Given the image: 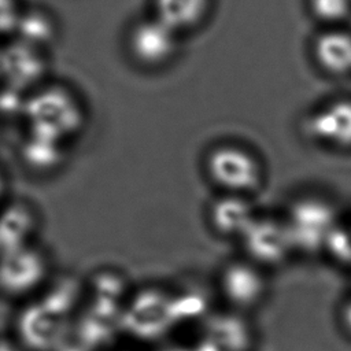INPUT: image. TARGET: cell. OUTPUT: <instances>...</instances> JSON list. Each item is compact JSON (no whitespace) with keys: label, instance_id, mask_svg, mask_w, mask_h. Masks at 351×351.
<instances>
[{"label":"cell","instance_id":"ba28073f","mask_svg":"<svg viewBox=\"0 0 351 351\" xmlns=\"http://www.w3.org/2000/svg\"><path fill=\"white\" fill-rule=\"evenodd\" d=\"M310 134L321 143L351 148V100L332 101L311 115Z\"/></svg>","mask_w":351,"mask_h":351},{"label":"cell","instance_id":"277c9868","mask_svg":"<svg viewBox=\"0 0 351 351\" xmlns=\"http://www.w3.org/2000/svg\"><path fill=\"white\" fill-rule=\"evenodd\" d=\"M33 134L58 141L71 133L80 122V111L74 100L63 90L49 89L38 93L26 106Z\"/></svg>","mask_w":351,"mask_h":351},{"label":"cell","instance_id":"6da1fadb","mask_svg":"<svg viewBox=\"0 0 351 351\" xmlns=\"http://www.w3.org/2000/svg\"><path fill=\"white\" fill-rule=\"evenodd\" d=\"M285 225L292 248L313 255L324 251L328 234L337 225V214L329 202L307 196L289 206Z\"/></svg>","mask_w":351,"mask_h":351},{"label":"cell","instance_id":"9c48e42d","mask_svg":"<svg viewBox=\"0 0 351 351\" xmlns=\"http://www.w3.org/2000/svg\"><path fill=\"white\" fill-rule=\"evenodd\" d=\"M208 218L213 229L226 237H241L255 219L252 206L240 195L226 193L213 202Z\"/></svg>","mask_w":351,"mask_h":351},{"label":"cell","instance_id":"2e32d148","mask_svg":"<svg viewBox=\"0 0 351 351\" xmlns=\"http://www.w3.org/2000/svg\"><path fill=\"white\" fill-rule=\"evenodd\" d=\"M324 251L335 262L343 266H351V229L336 225L325 240Z\"/></svg>","mask_w":351,"mask_h":351},{"label":"cell","instance_id":"8992f818","mask_svg":"<svg viewBox=\"0 0 351 351\" xmlns=\"http://www.w3.org/2000/svg\"><path fill=\"white\" fill-rule=\"evenodd\" d=\"M67 329V313L47 299L32 304L19 319L21 343L26 348L51 350L62 341Z\"/></svg>","mask_w":351,"mask_h":351},{"label":"cell","instance_id":"52a82bcc","mask_svg":"<svg viewBox=\"0 0 351 351\" xmlns=\"http://www.w3.org/2000/svg\"><path fill=\"white\" fill-rule=\"evenodd\" d=\"M225 299L237 308H250L258 304L266 289L262 273L250 262L236 261L228 263L219 278Z\"/></svg>","mask_w":351,"mask_h":351},{"label":"cell","instance_id":"5b68a950","mask_svg":"<svg viewBox=\"0 0 351 351\" xmlns=\"http://www.w3.org/2000/svg\"><path fill=\"white\" fill-rule=\"evenodd\" d=\"M240 239L250 259L265 266L282 263L293 250L285 222L271 217H255Z\"/></svg>","mask_w":351,"mask_h":351},{"label":"cell","instance_id":"7c38bea8","mask_svg":"<svg viewBox=\"0 0 351 351\" xmlns=\"http://www.w3.org/2000/svg\"><path fill=\"white\" fill-rule=\"evenodd\" d=\"M208 340L221 351H250L252 332L244 318L236 314H222L211 319Z\"/></svg>","mask_w":351,"mask_h":351},{"label":"cell","instance_id":"7a4b0ae2","mask_svg":"<svg viewBox=\"0 0 351 351\" xmlns=\"http://www.w3.org/2000/svg\"><path fill=\"white\" fill-rule=\"evenodd\" d=\"M49 273L47 255L33 244L0 251V293L12 299L33 295Z\"/></svg>","mask_w":351,"mask_h":351},{"label":"cell","instance_id":"9a60e30c","mask_svg":"<svg viewBox=\"0 0 351 351\" xmlns=\"http://www.w3.org/2000/svg\"><path fill=\"white\" fill-rule=\"evenodd\" d=\"M40 70V59L27 47H12L0 56V71H4L8 78L16 84H25L34 80Z\"/></svg>","mask_w":351,"mask_h":351},{"label":"cell","instance_id":"8fae6325","mask_svg":"<svg viewBox=\"0 0 351 351\" xmlns=\"http://www.w3.org/2000/svg\"><path fill=\"white\" fill-rule=\"evenodd\" d=\"M317 63L329 74L351 73V33L330 30L322 33L314 44Z\"/></svg>","mask_w":351,"mask_h":351},{"label":"cell","instance_id":"d6986e66","mask_svg":"<svg viewBox=\"0 0 351 351\" xmlns=\"http://www.w3.org/2000/svg\"><path fill=\"white\" fill-rule=\"evenodd\" d=\"M0 351H27L21 341H12L10 339H0Z\"/></svg>","mask_w":351,"mask_h":351},{"label":"cell","instance_id":"5bb4252c","mask_svg":"<svg viewBox=\"0 0 351 351\" xmlns=\"http://www.w3.org/2000/svg\"><path fill=\"white\" fill-rule=\"evenodd\" d=\"M207 3L208 0H156V18L176 32L196 23Z\"/></svg>","mask_w":351,"mask_h":351},{"label":"cell","instance_id":"ac0fdd59","mask_svg":"<svg viewBox=\"0 0 351 351\" xmlns=\"http://www.w3.org/2000/svg\"><path fill=\"white\" fill-rule=\"evenodd\" d=\"M16 25V8L14 0H0V33L11 30Z\"/></svg>","mask_w":351,"mask_h":351},{"label":"cell","instance_id":"ffe728a7","mask_svg":"<svg viewBox=\"0 0 351 351\" xmlns=\"http://www.w3.org/2000/svg\"><path fill=\"white\" fill-rule=\"evenodd\" d=\"M341 321L346 330L351 335V299L344 304L341 311Z\"/></svg>","mask_w":351,"mask_h":351},{"label":"cell","instance_id":"44dd1931","mask_svg":"<svg viewBox=\"0 0 351 351\" xmlns=\"http://www.w3.org/2000/svg\"><path fill=\"white\" fill-rule=\"evenodd\" d=\"M5 193H7V182H5L4 176L0 171V204L3 203V200L5 197Z\"/></svg>","mask_w":351,"mask_h":351},{"label":"cell","instance_id":"3957f363","mask_svg":"<svg viewBox=\"0 0 351 351\" xmlns=\"http://www.w3.org/2000/svg\"><path fill=\"white\" fill-rule=\"evenodd\" d=\"M206 170L213 184L232 195L256 191L262 181V169L256 158L234 145H222L211 151Z\"/></svg>","mask_w":351,"mask_h":351},{"label":"cell","instance_id":"30bf717a","mask_svg":"<svg viewBox=\"0 0 351 351\" xmlns=\"http://www.w3.org/2000/svg\"><path fill=\"white\" fill-rule=\"evenodd\" d=\"M132 47L143 62L159 63L173 52L174 30L158 18L144 22L134 29Z\"/></svg>","mask_w":351,"mask_h":351},{"label":"cell","instance_id":"4fadbf2b","mask_svg":"<svg viewBox=\"0 0 351 351\" xmlns=\"http://www.w3.org/2000/svg\"><path fill=\"white\" fill-rule=\"evenodd\" d=\"M34 214L23 204H12L0 213V251L32 244L34 232Z\"/></svg>","mask_w":351,"mask_h":351},{"label":"cell","instance_id":"e0dca14e","mask_svg":"<svg viewBox=\"0 0 351 351\" xmlns=\"http://www.w3.org/2000/svg\"><path fill=\"white\" fill-rule=\"evenodd\" d=\"M310 10L317 19L335 23L347 18L351 0H310Z\"/></svg>","mask_w":351,"mask_h":351}]
</instances>
